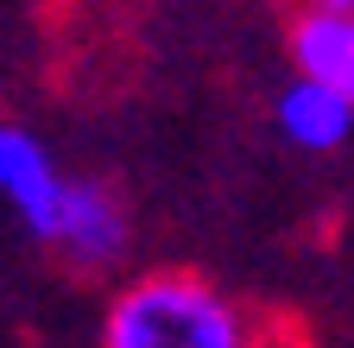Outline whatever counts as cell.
<instances>
[{
    "mask_svg": "<svg viewBox=\"0 0 354 348\" xmlns=\"http://www.w3.org/2000/svg\"><path fill=\"white\" fill-rule=\"evenodd\" d=\"M51 247L64 259H76V266H108V259H120L127 247V209L114 190L102 184H76L64 190V209H57V228H51Z\"/></svg>",
    "mask_w": 354,
    "mask_h": 348,
    "instance_id": "3957f363",
    "label": "cell"
},
{
    "mask_svg": "<svg viewBox=\"0 0 354 348\" xmlns=\"http://www.w3.org/2000/svg\"><path fill=\"white\" fill-rule=\"evenodd\" d=\"M64 190H70V178L57 171L51 146H44L38 134H26V127L0 120V203L13 209L38 241H51L57 209H64Z\"/></svg>",
    "mask_w": 354,
    "mask_h": 348,
    "instance_id": "7a4b0ae2",
    "label": "cell"
},
{
    "mask_svg": "<svg viewBox=\"0 0 354 348\" xmlns=\"http://www.w3.org/2000/svg\"><path fill=\"white\" fill-rule=\"evenodd\" d=\"M102 348H253V323L209 279L152 273L114 297Z\"/></svg>",
    "mask_w": 354,
    "mask_h": 348,
    "instance_id": "6da1fadb",
    "label": "cell"
},
{
    "mask_svg": "<svg viewBox=\"0 0 354 348\" xmlns=\"http://www.w3.org/2000/svg\"><path fill=\"white\" fill-rule=\"evenodd\" d=\"M279 134L304 152H335L348 134H354V102H342L335 89H323V82H285L279 95Z\"/></svg>",
    "mask_w": 354,
    "mask_h": 348,
    "instance_id": "5b68a950",
    "label": "cell"
},
{
    "mask_svg": "<svg viewBox=\"0 0 354 348\" xmlns=\"http://www.w3.org/2000/svg\"><path fill=\"white\" fill-rule=\"evenodd\" d=\"M310 13H354V0H310Z\"/></svg>",
    "mask_w": 354,
    "mask_h": 348,
    "instance_id": "8992f818",
    "label": "cell"
},
{
    "mask_svg": "<svg viewBox=\"0 0 354 348\" xmlns=\"http://www.w3.org/2000/svg\"><path fill=\"white\" fill-rule=\"evenodd\" d=\"M291 57L304 82H323L354 102V13H304L291 32Z\"/></svg>",
    "mask_w": 354,
    "mask_h": 348,
    "instance_id": "277c9868",
    "label": "cell"
}]
</instances>
